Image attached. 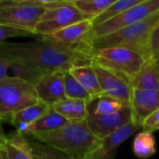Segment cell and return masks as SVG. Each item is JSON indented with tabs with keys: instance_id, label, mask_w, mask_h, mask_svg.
Listing matches in <instances>:
<instances>
[{
	"instance_id": "obj_1",
	"label": "cell",
	"mask_w": 159,
	"mask_h": 159,
	"mask_svg": "<svg viewBox=\"0 0 159 159\" xmlns=\"http://www.w3.org/2000/svg\"><path fill=\"white\" fill-rule=\"evenodd\" d=\"M0 57L49 72H66L74 67L92 65L94 61L92 50L87 44H66L48 37H40L31 42H2Z\"/></svg>"
},
{
	"instance_id": "obj_2",
	"label": "cell",
	"mask_w": 159,
	"mask_h": 159,
	"mask_svg": "<svg viewBox=\"0 0 159 159\" xmlns=\"http://www.w3.org/2000/svg\"><path fill=\"white\" fill-rule=\"evenodd\" d=\"M31 136L65 152L72 159L89 158L102 143V139L91 131L86 121L70 122L59 129L35 133Z\"/></svg>"
},
{
	"instance_id": "obj_3",
	"label": "cell",
	"mask_w": 159,
	"mask_h": 159,
	"mask_svg": "<svg viewBox=\"0 0 159 159\" xmlns=\"http://www.w3.org/2000/svg\"><path fill=\"white\" fill-rule=\"evenodd\" d=\"M159 23V11L144 20L124 27L111 34L93 39L89 46L92 52L106 48H125L141 54L147 61L150 60L149 42L151 35Z\"/></svg>"
},
{
	"instance_id": "obj_4",
	"label": "cell",
	"mask_w": 159,
	"mask_h": 159,
	"mask_svg": "<svg viewBox=\"0 0 159 159\" xmlns=\"http://www.w3.org/2000/svg\"><path fill=\"white\" fill-rule=\"evenodd\" d=\"M33 84L9 76L0 80V120H10L18 111L39 102Z\"/></svg>"
},
{
	"instance_id": "obj_5",
	"label": "cell",
	"mask_w": 159,
	"mask_h": 159,
	"mask_svg": "<svg viewBox=\"0 0 159 159\" xmlns=\"http://www.w3.org/2000/svg\"><path fill=\"white\" fill-rule=\"evenodd\" d=\"M93 56L94 62L119 75L129 84L147 62L141 54L119 47L94 51Z\"/></svg>"
},
{
	"instance_id": "obj_6",
	"label": "cell",
	"mask_w": 159,
	"mask_h": 159,
	"mask_svg": "<svg viewBox=\"0 0 159 159\" xmlns=\"http://www.w3.org/2000/svg\"><path fill=\"white\" fill-rule=\"evenodd\" d=\"M157 11H159V0H146L126 11L94 26L93 30L83 42L89 45V43L95 39L104 37L124 27L140 22Z\"/></svg>"
},
{
	"instance_id": "obj_7",
	"label": "cell",
	"mask_w": 159,
	"mask_h": 159,
	"mask_svg": "<svg viewBox=\"0 0 159 159\" xmlns=\"http://www.w3.org/2000/svg\"><path fill=\"white\" fill-rule=\"evenodd\" d=\"M84 20L88 19L72 3L60 0L47 6L36 27V34L40 37H50L70 25Z\"/></svg>"
},
{
	"instance_id": "obj_8",
	"label": "cell",
	"mask_w": 159,
	"mask_h": 159,
	"mask_svg": "<svg viewBox=\"0 0 159 159\" xmlns=\"http://www.w3.org/2000/svg\"><path fill=\"white\" fill-rule=\"evenodd\" d=\"M47 6L0 5V25L24 29L37 36L36 27L45 12Z\"/></svg>"
},
{
	"instance_id": "obj_9",
	"label": "cell",
	"mask_w": 159,
	"mask_h": 159,
	"mask_svg": "<svg viewBox=\"0 0 159 159\" xmlns=\"http://www.w3.org/2000/svg\"><path fill=\"white\" fill-rule=\"evenodd\" d=\"M133 121L131 105L109 114H88L86 123L91 131L100 139Z\"/></svg>"
},
{
	"instance_id": "obj_10",
	"label": "cell",
	"mask_w": 159,
	"mask_h": 159,
	"mask_svg": "<svg viewBox=\"0 0 159 159\" xmlns=\"http://www.w3.org/2000/svg\"><path fill=\"white\" fill-rule=\"evenodd\" d=\"M93 66L98 74L103 95L112 97L130 104L132 87L125 80L94 61Z\"/></svg>"
},
{
	"instance_id": "obj_11",
	"label": "cell",
	"mask_w": 159,
	"mask_h": 159,
	"mask_svg": "<svg viewBox=\"0 0 159 159\" xmlns=\"http://www.w3.org/2000/svg\"><path fill=\"white\" fill-rule=\"evenodd\" d=\"M64 73L65 72L62 71L51 72L35 85L39 99L52 108L57 102L66 98Z\"/></svg>"
},
{
	"instance_id": "obj_12",
	"label": "cell",
	"mask_w": 159,
	"mask_h": 159,
	"mask_svg": "<svg viewBox=\"0 0 159 159\" xmlns=\"http://www.w3.org/2000/svg\"><path fill=\"white\" fill-rule=\"evenodd\" d=\"M130 105L133 121L142 126L145 119L159 110V91L132 88Z\"/></svg>"
},
{
	"instance_id": "obj_13",
	"label": "cell",
	"mask_w": 159,
	"mask_h": 159,
	"mask_svg": "<svg viewBox=\"0 0 159 159\" xmlns=\"http://www.w3.org/2000/svg\"><path fill=\"white\" fill-rule=\"evenodd\" d=\"M139 128H142V126L135 123L134 121L124 125L123 127L119 128L118 130L114 131L113 133L106 137L104 139H102V143L100 147L89 158L91 159H113L118 147L124 141H125L128 138H130Z\"/></svg>"
},
{
	"instance_id": "obj_14",
	"label": "cell",
	"mask_w": 159,
	"mask_h": 159,
	"mask_svg": "<svg viewBox=\"0 0 159 159\" xmlns=\"http://www.w3.org/2000/svg\"><path fill=\"white\" fill-rule=\"evenodd\" d=\"M68 123H70L68 120L64 118L52 108L46 115L34 123H18L13 125L16 127V132L23 135H32L35 133L53 131L63 127Z\"/></svg>"
},
{
	"instance_id": "obj_15",
	"label": "cell",
	"mask_w": 159,
	"mask_h": 159,
	"mask_svg": "<svg viewBox=\"0 0 159 159\" xmlns=\"http://www.w3.org/2000/svg\"><path fill=\"white\" fill-rule=\"evenodd\" d=\"M93 28L94 25L92 20H84L70 25L48 38L66 44H77L83 42Z\"/></svg>"
},
{
	"instance_id": "obj_16",
	"label": "cell",
	"mask_w": 159,
	"mask_h": 159,
	"mask_svg": "<svg viewBox=\"0 0 159 159\" xmlns=\"http://www.w3.org/2000/svg\"><path fill=\"white\" fill-rule=\"evenodd\" d=\"M21 133L7 137L5 143L0 145V151L6 159H33L29 140Z\"/></svg>"
},
{
	"instance_id": "obj_17",
	"label": "cell",
	"mask_w": 159,
	"mask_h": 159,
	"mask_svg": "<svg viewBox=\"0 0 159 159\" xmlns=\"http://www.w3.org/2000/svg\"><path fill=\"white\" fill-rule=\"evenodd\" d=\"M69 72L90 94L92 98L103 95L99 80L93 64L74 67L70 69Z\"/></svg>"
},
{
	"instance_id": "obj_18",
	"label": "cell",
	"mask_w": 159,
	"mask_h": 159,
	"mask_svg": "<svg viewBox=\"0 0 159 159\" xmlns=\"http://www.w3.org/2000/svg\"><path fill=\"white\" fill-rule=\"evenodd\" d=\"M52 109L69 122H83L88 117L87 102L65 98L52 106Z\"/></svg>"
},
{
	"instance_id": "obj_19",
	"label": "cell",
	"mask_w": 159,
	"mask_h": 159,
	"mask_svg": "<svg viewBox=\"0 0 159 159\" xmlns=\"http://www.w3.org/2000/svg\"><path fill=\"white\" fill-rule=\"evenodd\" d=\"M130 85L136 89L159 91V66L152 60H148Z\"/></svg>"
},
{
	"instance_id": "obj_20",
	"label": "cell",
	"mask_w": 159,
	"mask_h": 159,
	"mask_svg": "<svg viewBox=\"0 0 159 159\" xmlns=\"http://www.w3.org/2000/svg\"><path fill=\"white\" fill-rule=\"evenodd\" d=\"M127 105L130 104L110 96L101 95L93 98L91 101L87 103V109L88 114H109L115 112Z\"/></svg>"
},
{
	"instance_id": "obj_21",
	"label": "cell",
	"mask_w": 159,
	"mask_h": 159,
	"mask_svg": "<svg viewBox=\"0 0 159 159\" xmlns=\"http://www.w3.org/2000/svg\"><path fill=\"white\" fill-rule=\"evenodd\" d=\"M49 73H51V72L46 71L41 68H39V67H36V66H33L11 61L10 76L22 79L24 81L33 84L34 86L43 77H45Z\"/></svg>"
},
{
	"instance_id": "obj_22",
	"label": "cell",
	"mask_w": 159,
	"mask_h": 159,
	"mask_svg": "<svg viewBox=\"0 0 159 159\" xmlns=\"http://www.w3.org/2000/svg\"><path fill=\"white\" fill-rule=\"evenodd\" d=\"M117 0H78L72 4L88 20H94L107 10H109Z\"/></svg>"
},
{
	"instance_id": "obj_23",
	"label": "cell",
	"mask_w": 159,
	"mask_h": 159,
	"mask_svg": "<svg viewBox=\"0 0 159 159\" xmlns=\"http://www.w3.org/2000/svg\"><path fill=\"white\" fill-rule=\"evenodd\" d=\"M52 110V107L47 105L46 103L39 100L36 104H33L29 107L25 108L24 110L18 111L15 113L11 119V123L12 125L18 124V123H34L46 115L50 111Z\"/></svg>"
},
{
	"instance_id": "obj_24",
	"label": "cell",
	"mask_w": 159,
	"mask_h": 159,
	"mask_svg": "<svg viewBox=\"0 0 159 159\" xmlns=\"http://www.w3.org/2000/svg\"><path fill=\"white\" fill-rule=\"evenodd\" d=\"M133 152L139 158H148L155 153V139L151 131L139 133L133 141Z\"/></svg>"
},
{
	"instance_id": "obj_25",
	"label": "cell",
	"mask_w": 159,
	"mask_h": 159,
	"mask_svg": "<svg viewBox=\"0 0 159 159\" xmlns=\"http://www.w3.org/2000/svg\"><path fill=\"white\" fill-rule=\"evenodd\" d=\"M64 83L66 98L83 100L87 103L91 101L92 97L90 96V94L71 75L69 71H66L64 73Z\"/></svg>"
},
{
	"instance_id": "obj_26",
	"label": "cell",
	"mask_w": 159,
	"mask_h": 159,
	"mask_svg": "<svg viewBox=\"0 0 159 159\" xmlns=\"http://www.w3.org/2000/svg\"><path fill=\"white\" fill-rule=\"evenodd\" d=\"M144 1H146V0H117V1L109 10H107L105 12H103L101 15H99L98 17H97L96 19H94L92 21L93 25H94V26L100 25V24L106 22L107 20L125 12L127 10L139 5Z\"/></svg>"
},
{
	"instance_id": "obj_27",
	"label": "cell",
	"mask_w": 159,
	"mask_h": 159,
	"mask_svg": "<svg viewBox=\"0 0 159 159\" xmlns=\"http://www.w3.org/2000/svg\"><path fill=\"white\" fill-rule=\"evenodd\" d=\"M33 159H72L65 152L40 141H29Z\"/></svg>"
},
{
	"instance_id": "obj_28",
	"label": "cell",
	"mask_w": 159,
	"mask_h": 159,
	"mask_svg": "<svg viewBox=\"0 0 159 159\" xmlns=\"http://www.w3.org/2000/svg\"><path fill=\"white\" fill-rule=\"evenodd\" d=\"M35 34L16 27H11L4 25H0V43L6 42L7 39L19 37H34Z\"/></svg>"
},
{
	"instance_id": "obj_29",
	"label": "cell",
	"mask_w": 159,
	"mask_h": 159,
	"mask_svg": "<svg viewBox=\"0 0 159 159\" xmlns=\"http://www.w3.org/2000/svg\"><path fill=\"white\" fill-rule=\"evenodd\" d=\"M60 1V0H0V5L15 4V5H36L47 6L49 4Z\"/></svg>"
},
{
	"instance_id": "obj_30",
	"label": "cell",
	"mask_w": 159,
	"mask_h": 159,
	"mask_svg": "<svg viewBox=\"0 0 159 159\" xmlns=\"http://www.w3.org/2000/svg\"><path fill=\"white\" fill-rule=\"evenodd\" d=\"M159 53V23L153 29L149 42V54L150 60Z\"/></svg>"
},
{
	"instance_id": "obj_31",
	"label": "cell",
	"mask_w": 159,
	"mask_h": 159,
	"mask_svg": "<svg viewBox=\"0 0 159 159\" xmlns=\"http://www.w3.org/2000/svg\"><path fill=\"white\" fill-rule=\"evenodd\" d=\"M142 128L146 131L151 132L159 129V110H157L145 119L142 124Z\"/></svg>"
},
{
	"instance_id": "obj_32",
	"label": "cell",
	"mask_w": 159,
	"mask_h": 159,
	"mask_svg": "<svg viewBox=\"0 0 159 159\" xmlns=\"http://www.w3.org/2000/svg\"><path fill=\"white\" fill-rule=\"evenodd\" d=\"M10 66H11V61L0 57V80L5 79L10 76Z\"/></svg>"
},
{
	"instance_id": "obj_33",
	"label": "cell",
	"mask_w": 159,
	"mask_h": 159,
	"mask_svg": "<svg viewBox=\"0 0 159 159\" xmlns=\"http://www.w3.org/2000/svg\"><path fill=\"white\" fill-rule=\"evenodd\" d=\"M0 121H1V120H0ZM6 139H7V137L4 135V133L2 131V128H1V125H0V145H2L3 143H5Z\"/></svg>"
},
{
	"instance_id": "obj_34",
	"label": "cell",
	"mask_w": 159,
	"mask_h": 159,
	"mask_svg": "<svg viewBox=\"0 0 159 159\" xmlns=\"http://www.w3.org/2000/svg\"><path fill=\"white\" fill-rule=\"evenodd\" d=\"M151 60H152V62L157 66H159V53H158V54H156V55H155L153 58H152Z\"/></svg>"
},
{
	"instance_id": "obj_35",
	"label": "cell",
	"mask_w": 159,
	"mask_h": 159,
	"mask_svg": "<svg viewBox=\"0 0 159 159\" xmlns=\"http://www.w3.org/2000/svg\"><path fill=\"white\" fill-rule=\"evenodd\" d=\"M0 159H6V157L4 156V154L1 152V151H0Z\"/></svg>"
},
{
	"instance_id": "obj_36",
	"label": "cell",
	"mask_w": 159,
	"mask_h": 159,
	"mask_svg": "<svg viewBox=\"0 0 159 159\" xmlns=\"http://www.w3.org/2000/svg\"><path fill=\"white\" fill-rule=\"evenodd\" d=\"M64 1H66V2H70V3H72V2L78 1V0H64Z\"/></svg>"
},
{
	"instance_id": "obj_37",
	"label": "cell",
	"mask_w": 159,
	"mask_h": 159,
	"mask_svg": "<svg viewBox=\"0 0 159 159\" xmlns=\"http://www.w3.org/2000/svg\"><path fill=\"white\" fill-rule=\"evenodd\" d=\"M88 159H91V158H88Z\"/></svg>"
}]
</instances>
